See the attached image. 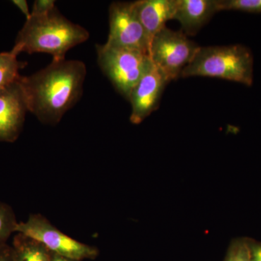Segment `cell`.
I'll return each instance as SVG.
<instances>
[{"mask_svg":"<svg viewBox=\"0 0 261 261\" xmlns=\"http://www.w3.org/2000/svg\"><path fill=\"white\" fill-rule=\"evenodd\" d=\"M86 75L82 61L53 60L37 73L20 76L18 84L28 111L44 124L55 126L80 100Z\"/></svg>","mask_w":261,"mask_h":261,"instance_id":"6da1fadb","label":"cell"},{"mask_svg":"<svg viewBox=\"0 0 261 261\" xmlns=\"http://www.w3.org/2000/svg\"><path fill=\"white\" fill-rule=\"evenodd\" d=\"M89 37L87 29L72 23L56 8L44 15H31L19 32L11 51L17 56L20 53H47L53 61H61L68 50Z\"/></svg>","mask_w":261,"mask_h":261,"instance_id":"7a4b0ae2","label":"cell"},{"mask_svg":"<svg viewBox=\"0 0 261 261\" xmlns=\"http://www.w3.org/2000/svg\"><path fill=\"white\" fill-rule=\"evenodd\" d=\"M213 77L250 87L253 83V56L242 44L200 47L181 78Z\"/></svg>","mask_w":261,"mask_h":261,"instance_id":"3957f363","label":"cell"},{"mask_svg":"<svg viewBox=\"0 0 261 261\" xmlns=\"http://www.w3.org/2000/svg\"><path fill=\"white\" fill-rule=\"evenodd\" d=\"M97 63L117 92L128 99L130 91L152 64L147 53L97 44Z\"/></svg>","mask_w":261,"mask_h":261,"instance_id":"277c9868","label":"cell"},{"mask_svg":"<svg viewBox=\"0 0 261 261\" xmlns=\"http://www.w3.org/2000/svg\"><path fill=\"white\" fill-rule=\"evenodd\" d=\"M200 46L181 31L165 27L151 40L149 56L170 82L181 78L182 70L194 59Z\"/></svg>","mask_w":261,"mask_h":261,"instance_id":"5b68a950","label":"cell"},{"mask_svg":"<svg viewBox=\"0 0 261 261\" xmlns=\"http://www.w3.org/2000/svg\"><path fill=\"white\" fill-rule=\"evenodd\" d=\"M16 233L39 242L53 253L73 260H95L99 256L97 247L81 243L62 232L40 214H31L27 221L18 222Z\"/></svg>","mask_w":261,"mask_h":261,"instance_id":"8992f818","label":"cell"},{"mask_svg":"<svg viewBox=\"0 0 261 261\" xmlns=\"http://www.w3.org/2000/svg\"><path fill=\"white\" fill-rule=\"evenodd\" d=\"M106 44L149 55V41L133 3H113L109 8V35Z\"/></svg>","mask_w":261,"mask_h":261,"instance_id":"52a82bcc","label":"cell"},{"mask_svg":"<svg viewBox=\"0 0 261 261\" xmlns=\"http://www.w3.org/2000/svg\"><path fill=\"white\" fill-rule=\"evenodd\" d=\"M169 82L152 63L130 91L128 100L132 106V123L140 124L159 108L164 89Z\"/></svg>","mask_w":261,"mask_h":261,"instance_id":"ba28073f","label":"cell"},{"mask_svg":"<svg viewBox=\"0 0 261 261\" xmlns=\"http://www.w3.org/2000/svg\"><path fill=\"white\" fill-rule=\"evenodd\" d=\"M28 111L18 81L0 91V142H14Z\"/></svg>","mask_w":261,"mask_h":261,"instance_id":"9c48e42d","label":"cell"},{"mask_svg":"<svg viewBox=\"0 0 261 261\" xmlns=\"http://www.w3.org/2000/svg\"><path fill=\"white\" fill-rule=\"evenodd\" d=\"M219 11V0H176L173 20L181 23L187 36H193Z\"/></svg>","mask_w":261,"mask_h":261,"instance_id":"30bf717a","label":"cell"},{"mask_svg":"<svg viewBox=\"0 0 261 261\" xmlns=\"http://www.w3.org/2000/svg\"><path fill=\"white\" fill-rule=\"evenodd\" d=\"M134 5L150 42L176 14V0H140L134 2Z\"/></svg>","mask_w":261,"mask_h":261,"instance_id":"8fae6325","label":"cell"},{"mask_svg":"<svg viewBox=\"0 0 261 261\" xmlns=\"http://www.w3.org/2000/svg\"><path fill=\"white\" fill-rule=\"evenodd\" d=\"M15 261H50L51 252L39 242L17 233L13 238Z\"/></svg>","mask_w":261,"mask_h":261,"instance_id":"7c38bea8","label":"cell"},{"mask_svg":"<svg viewBox=\"0 0 261 261\" xmlns=\"http://www.w3.org/2000/svg\"><path fill=\"white\" fill-rule=\"evenodd\" d=\"M17 57L11 51L0 53V91L15 84L21 76L19 70L25 63L18 61Z\"/></svg>","mask_w":261,"mask_h":261,"instance_id":"4fadbf2b","label":"cell"},{"mask_svg":"<svg viewBox=\"0 0 261 261\" xmlns=\"http://www.w3.org/2000/svg\"><path fill=\"white\" fill-rule=\"evenodd\" d=\"M18 224L11 206L0 201V246L7 244L11 235L16 233Z\"/></svg>","mask_w":261,"mask_h":261,"instance_id":"5bb4252c","label":"cell"},{"mask_svg":"<svg viewBox=\"0 0 261 261\" xmlns=\"http://www.w3.org/2000/svg\"><path fill=\"white\" fill-rule=\"evenodd\" d=\"M224 261H251L249 238L233 240L228 247Z\"/></svg>","mask_w":261,"mask_h":261,"instance_id":"9a60e30c","label":"cell"},{"mask_svg":"<svg viewBox=\"0 0 261 261\" xmlns=\"http://www.w3.org/2000/svg\"><path fill=\"white\" fill-rule=\"evenodd\" d=\"M221 10H235L250 13H261V0H219Z\"/></svg>","mask_w":261,"mask_h":261,"instance_id":"2e32d148","label":"cell"},{"mask_svg":"<svg viewBox=\"0 0 261 261\" xmlns=\"http://www.w3.org/2000/svg\"><path fill=\"white\" fill-rule=\"evenodd\" d=\"M56 1L54 0H37L34 2L31 15L38 16L49 13L56 8Z\"/></svg>","mask_w":261,"mask_h":261,"instance_id":"e0dca14e","label":"cell"},{"mask_svg":"<svg viewBox=\"0 0 261 261\" xmlns=\"http://www.w3.org/2000/svg\"><path fill=\"white\" fill-rule=\"evenodd\" d=\"M251 261H261V242L249 238Z\"/></svg>","mask_w":261,"mask_h":261,"instance_id":"ac0fdd59","label":"cell"},{"mask_svg":"<svg viewBox=\"0 0 261 261\" xmlns=\"http://www.w3.org/2000/svg\"><path fill=\"white\" fill-rule=\"evenodd\" d=\"M0 261H15L14 252L12 245L7 243L0 246Z\"/></svg>","mask_w":261,"mask_h":261,"instance_id":"d6986e66","label":"cell"},{"mask_svg":"<svg viewBox=\"0 0 261 261\" xmlns=\"http://www.w3.org/2000/svg\"><path fill=\"white\" fill-rule=\"evenodd\" d=\"M12 3L15 5L22 13L25 15V18L29 19L31 17V13L29 11L28 3L25 0H13Z\"/></svg>","mask_w":261,"mask_h":261,"instance_id":"ffe728a7","label":"cell"},{"mask_svg":"<svg viewBox=\"0 0 261 261\" xmlns=\"http://www.w3.org/2000/svg\"><path fill=\"white\" fill-rule=\"evenodd\" d=\"M50 261H80V260H73V259L68 258V257L61 256V255H58V254L53 253V252H51Z\"/></svg>","mask_w":261,"mask_h":261,"instance_id":"44dd1931","label":"cell"}]
</instances>
